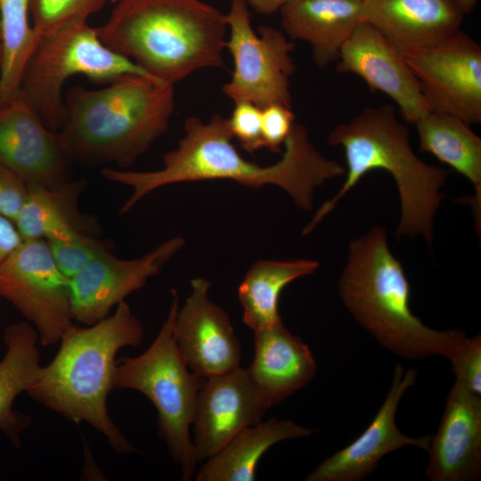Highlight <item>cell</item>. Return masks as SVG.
I'll return each mask as SVG.
<instances>
[{
  "label": "cell",
  "mask_w": 481,
  "mask_h": 481,
  "mask_svg": "<svg viewBox=\"0 0 481 481\" xmlns=\"http://www.w3.org/2000/svg\"><path fill=\"white\" fill-rule=\"evenodd\" d=\"M184 136L177 148L163 156V167L132 171L105 167L102 176L133 189L120 214L128 212L144 196L158 188L182 182L225 179L260 188L273 184L283 189L301 209L313 208L314 190L328 180L344 175L346 169L323 157L310 142L306 128L294 123L284 142V152L276 163L262 167L245 159L232 143L228 118L213 115L204 123L189 117Z\"/></svg>",
  "instance_id": "cell-1"
},
{
  "label": "cell",
  "mask_w": 481,
  "mask_h": 481,
  "mask_svg": "<svg viewBox=\"0 0 481 481\" xmlns=\"http://www.w3.org/2000/svg\"><path fill=\"white\" fill-rule=\"evenodd\" d=\"M143 336L142 323L125 300L94 324H73L62 335L53 359L41 367L26 393L68 421L90 424L117 453L137 452L111 420L107 399L115 389L118 352L125 346H138Z\"/></svg>",
  "instance_id": "cell-2"
},
{
  "label": "cell",
  "mask_w": 481,
  "mask_h": 481,
  "mask_svg": "<svg viewBox=\"0 0 481 481\" xmlns=\"http://www.w3.org/2000/svg\"><path fill=\"white\" fill-rule=\"evenodd\" d=\"M409 135L391 104L364 108L337 125L327 143L343 148L346 180L338 192L317 209L302 234H309L367 173L383 169L393 176L400 198L396 240L422 236L431 246L435 216L444 198L440 189L449 172L419 159L411 147Z\"/></svg>",
  "instance_id": "cell-3"
},
{
  "label": "cell",
  "mask_w": 481,
  "mask_h": 481,
  "mask_svg": "<svg viewBox=\"0 0 481 481\" xmlns=\"http://www.w3.org/2000/svg\"><path fill=\"white\" fill-rule=\"evenodd\" d=\"M58 135L69 157L131 167L166 133L175 107L174 85L126 74L105 87H71Z\"/></svg>",
  "instance_id": "cell-4"
},
{
  "label": "cell",
  "mask_w": 481,
  "mask_h": 481,
  "mask_svg": "<svg viewBox=\"0 0 481 481\" xmlns=\"http://www.w3.org/2000/svg\"><path fill=\"white\" fill-rule=\"evenodd\" d=\"M102 43L148 75L174 85L223 66L226 16L202 0H118L96 28Z\"/></svg>",
  "instance_id": "cell-5"
},
{
  "label": "cell",
  "mask_w": 481,
  "mask_h": 481,
  "mask_svg": "<svg viewBox=\"0 0 481 481\" xmlns=\"http://www.w3.org/2000/svg\"><path fill=\"white\" fill-rule=\"evenodd\" d=\"M338 287L355 320L382 346L404 359H448L467 338L458 329H431L413 314L409 281L389 249L383 226H373L350 241Z\"/></svg>",
  "instance_id": "cell-6"
},
{
  "label": "cell",
  "mask_w": 481,
  "mask_h": 481,
  "mask_svg": "<svg viewBox=\"0 0 481 481\" xmlns=\"http://www.w3.org/2000/svg\"><path fill=\"white\" fill-rule=\"evenodd\" d=\"M172 305L151 346L141 355L117 359L114 386L144 395L158 412L159 436L182 471V480H191L199 463L190 427L192 424L201 378L190 371L174 337L179 308L176 289H171Z\"/></svg>",
  "instance_id": "cell-7"
},
{
  "label": "cell",
  "mask_w": 481,
  "mask_h": 481,
  "mask_svg": "<svg viewBox=\"0 0 481 481\" xmlns=\"http://www.w3.org/2000/svg\"><path fill=\"white\" fill-rule=\"evenodd\" d=\"M126 74L151 77L105 45L87 20H78L39 37L23 72L20 92L46 126L58 132L65 118L62 88L70 77L83 75L108 85Z\"/></svg>",
  "instance_id": "cell-8"
},
{
  "label": "cell",
  "mask_w": 481,
  "mask_h": 481,
  "mask_svg": "<svg viewBox=\"0 0 481 481\" xmlns=\"http://www.w3.org/2000/svg\"><path fill=\"white\" fill-rule=\"evenodd\" d=\"M225 16L230 32L225 47L232 57L233 72L222 87L224 94L234 102H249L259 108L274 103L292 108L294 42L267 25L259 26L257 34L247 0H232Z\"/></svg>",
  "instance_id": "cell-9"
},
{
  "label": "cell",
  "mask_w": 481,
  "mask_h": 481,
  "mask_svg": "<svg viewBox=\"0 0 481 481\" xmlns=\"http://www.w3.org/2000/svg\"><path fill=\"white\" fill-rule=\"evenodd\" d=\"M0 297L32 324L44 346L59 343L74 324L69 278L45 240H23L0 266Z\"/></svg>",
  "instance_id": "cell-10"
},
{
  "label": "cell",
  "mask_w": 481,
  "mask_h": 481,
  "mask_svg": "<svg viewBox=\"0 0 481 481\" xmlns=\"http://www.w3.org/2000/svg\"><path fill=\"white\" fill-rule=\"evenodd\" d=\"M404 58L429 111L481 122V45L474 38L460 29Z\"/></svg>",
  "instance_id": "cell-11"
},
{
  "label": "cell",
  "mask_w": 481,
  "mask_h": 481,
  "mask_svg": "<svg viewBox=\"0 0 481 481\" xmlns=\"http://www.w3.org/2000/svg\"><path fill=\"white\" fill-rule=\"evenodd\" d=\"M184 239L171 238L146 255L120 259L107 252L69 279L74 321L94 324L131 293L144 287L182 249Z\"/></svg>",
  "instance_id": "cell-12"
},
{
  "label": "cell",
  "mask_w": 481,
  "mask_h": 481,
  "mask_svg": "<svg viewBox=\"0 0 481 481\" xmlns=\"http://www.w3.org/2000/svg\"><path fill=\"white\" fill-rule=\"evenodd\" d=\"M417 371L397 364L391 387L367 428L350 444L322 461L306 481H360L370 476L387 454L412 445L428 451L432 436L411 437L395 424L397 407L403 395L414 385Z\"/></svg>",
  "instance_id": "cell-13"
},
{
  "label": "cell",
  "mask_w": 481,
  "mask_h": 481,
  "mask_svg": "<svg viewBox=\"0 0 481 481\" xmlns=\"http://www.w3.org/2000/svg\"><path fill=\"white\" fill-rule=\"evenodd\" d=\"M71 159L21 92L0 107V164L28 183L56 187L69 181Z\"/></svg>",
  "instance_id": "cell-14"
},
{
  "label": "cell",
  "mask_w": 481,
  "mask_h": 481,
  "mask_svg": "<svg viewBox=\"0 0 481 481\" xmlns=\"http://www.w3.org/2000/svg\"><path fill=\"white\" fill-rule=\"evenodd\" d=\"M191 288L174 323L175 340L186 365L205 379L240 367V343L227 314L208 298L209 281L195 278Z\"/></svg>",
  "instance_id": "cell-15"
},
{
  "label": "cell",
  "mask_w": 481,
  "mask_h": 481,
  "mask_svg": "<svg viewBox=\"0 0 481 481\" xmlns=\"http://www.w3.org/2000/svg\"><path fill=\"white\" fill-rule=\"evenodd\" d=\"M337 71L360 77L371 92H381L413 124L429 111L404 55L374 27L363 20L342 46Z\"/></svg>",
  "instance_id": "cell-16"
},
{
  "label": "cell",
  "mask_w": 481,
  "mask_h": 481,
  "mask_svg": "<svg viewBox=\"0 0 481 481\" xmlns=\"http://www.w3.org/2000/svg\"><path fill=\"white\" fill-rule=\"evenodd\" d=\"M267 410L246 370L238 367L207 378L192 420L198 462L216 454L243 428L260 422Z\"/></svg>",
  "instance_id": "cell-17"
},
{
  "label": "cell",
  "mask_w": 481,
  "mask_h": 481,
  "mask_svg": "<svg viewBox=\"0 0 481 481\" xmlns=\"http://www.w3.org/2000/svg\"><path fill=\"white\" fill-rule=\"evenodd\" d=\"M425 469L432 481H477L481 477V395L455 379Z\"/></svg>",
  "instance_id": "cell-18"
},
{
  "label": "cell",
  "mask_w": 481,
  "mask_h": 481,
  "mask_svg": "<svg viewBox=\"0 0 481 481\" xmlns=\"http://www.w3.org/2000/svg\"><path fill=\"white\" fill-rule=\"evenodd\" d=\"M362 11L363 20L404 55L444 41L464 18L454 0H363Z\"/></svg>",
  "instance_id": "cell-19"
},
{
  "label": "cell",
  "mask_w": 481,
  "mask_h": 481,
  "mask_svg": "<svg viewBox=\"0 0 481 481\" xmlns=\"http://www.w3.org/2000/svg\"><path fill=\"white\" fill-rule=\"evenodd\" d=\"M254 359L246 372L268 409L306 386L316 373L309 346L282 321L254 330Z\"/></svg>",
  "instance_id": "cell-20"
},
{
  "label": "cell",
  "mask_w": 481,
  "mask_h": 481,
  "mask_svg": "<svg viewBox=\"0 0 481 481\" xmlns=\"http://www.w3.org/2000/svg\"><path fill=\"white\" fill-rule=\"evenodd\" d=\"M363 0H292L280 9L282 31L307 43L320 69L337 62L363 20Z\"/></svg>",
  "instance_id": "cell-21"
},
{
  "label": "cell",
  "mask_w": 481,
  "mask_h": 481,
  "mask_svg": "<svg viewBox=\"0 0 481 481\" xmlns=\"http://www.w3.org/2000/svg\"><path fill=\"white\" fill-rule=\"evenodd\" d=\"M85 183L67 181L51 188L28 183L25 203L14 224L23 240L69 242L96 233L95 221L78 209Z\"/></svg>",
  "instance_id": "cell-22"
},
{
  "label": "cell",
  "mask_w": 481,
  "mask_h": 481,
  "mask_svg": "<svg viewBox=\"0 0 481 481\" xmlns=\"http://www.w3.org/2000/svg\"><path fill=\"white\" fill-rule=\"evenodd\" d=\"M3 339L6 350L0 361V431L19 448L20 435L30 427L32 418L15 410L13 402L39 375L38 335L29 322H15L4 329Z\"/></svg>",
  "instance_id": "cell-23"
},
{
  "label": "cell",
  "mask_w": 481,
  "mask_h": 481,
  "mask_svg": "<svg viewBox=\"0 0 481 481\" xmlns=\"http://www.w3.org/2000/svg\"><path fill=\"white\" fill-rule=\"evenodd\" d=\"M316 431L291 420H261L243 428L220 451L206 459L196 480L253 481L259 460L271 446L286 439L309 436Z\"/></svg>",
  "instance_id": "cell-24"
},
{
  "label": "cell",
  "mask_w": 481,
  "mask_h": 481,
  "mask_svg": "<svg viewBox=\"0 0 481 481\" xmlns=\"http://www.w3.org/2000/svg\"><path fill=\"white\" fill-rule=\"evenodd\" d=\"M414 125L420 151L431 153L473 183L476 195L471 204L475 217L477 213L480 216L481 138L469 124L449 114L428 111Z\"/></svg>",
  "instance_id": "cell-25"
},
{
  "label": "cell",
  "mask_w": 481,
  "mask_h": 481,
  "mask_svg": "<svg viewBox=\"0 0 481 481\" xmlns=\"http://www.w3.org/2000/svg\"><path fill=\"white\" fill-rule=\"evenodd\" d=\"M319 265L310 259L254 263L238 289L245 324L257 330L281 322L278 310L281 290L291 281L314 273Z\"/></svg>",
  "instance_id": "cell-26"
},
{
  "label": "cell",
  "mask_w": 481,
  "mask_h": 481,
  "mask_svg": "<svg viewBox=\"0 0 481 481\" xmlns=\"http://www.w3.org/2000/svg\"><path fill=\"white\" fill-rule=\"evenodd\" d=\"M30 0H0V106L16 97L39 37L29 19Z\"/></svg>",
  "instance_id": "cell-27"
},
{
  "label": "cell",
  "mask_w": 481,
  "mask_h": 481,
  "mask_svg": "<svg viewBox=\"0 0 481 481\" xmlns=\"http://www.w3.org/2000/svg\"><path fill=\"white\" fill-rule=\"evenodd\" d=\"M106 0H30L33 29L38 37L74 21L87 20Z\"/></svg>",
  "instance_id": "cell-28"
},
{
  "label": "cell",
  "mask_w": 481,
  "mask_h": 481,
  "mask_svg": "<svg viewBox=\"0 0 481 481\" xmlns=\"http://www.w3.org/2000/svg\"><path fill=\"white\" fill-rule=\"evenodd\" d=\"M47 243L57 266L69 279L94 259L111 249L109 240L98 239L93 234L69 242L49 240Z\"/></svg>",
  "instance_id": "cell-29"
},
{
  "label": "cell",
  "mask_w": 481,
  "mask_h": 481,
  "mask_svg": "<svg viewBox=\"0 0 481 481\" xmlns=\"http://www.w3.org/2000/svg\"><path fill=\"white\" fill-rule=\"evenodd\" d=\"M229 127L233 138L249 153L264 147L261 126V108L249 102H234Z\"/></svg>",
  "instance_id": "cell-30"
},
{
  "label": "cell",
  "mask_w": 481,
  "mask_h": 481,
  "mask_svg": "<svg viewBox=\"0 0 481 481\" xmlns=\"http://www.w3.org/2000/svg\"><path fill=\"white\" fill-rule=\"evenodd\" d=\"M456 380L481 395V335L466 338L448 357Z\"/></svg>",
  "instance_id": "cell-31"
},
{
  "label": "cell",
  "mask_w": 481,
  "mask_h": 481,
  "mask_svg": "<svg viewBox=\"0 0 481 481\" xmlns=\"http://www.w3.org/2000/svg\"><path fill=\"white\" fill-rule=\"evenodd\" d=\"M295 115L292 108L282 104H270L261 108V126L264 147L274 153L289 135L294 125Z\"/></svg>",
  "instance_id": "cell-32"
},
{
  "label": "cell",
  "mask_w": 481,
  "mask_h": 481,
  "mask_svg": "<svg viewBox=\"0 0 481 481\" xmlns=\"http://www.w3.org/2000/svg\"><path fill=\"white\" fill-rule=\"evenodd\" d=\"M28 195V183L0 164V216L15 222Z\"/></svg>",
  "instance_id": "cell-33"
},
{
  "label": "cell",
  "mask_w": 481,
  "mask_h": 481,
  "mask_svg": "<svg viewBox=\"0 0 481 481\" xmlns=\"http://www.w3.org/2000/svg\"><path fill=\"white\" fill-rule=\"evenodd\" d=\"M22 240L15 224L0 216V266Z\"/></svg>",
  "instance_id": "cell-34"
},
{
  "label": "cell",
  "mask_w": 481,
  "mask_h": 481,
  "mask_svg": "<svg viewBox=\"0 0 481 481\" xmlns=\"http://www.w3.org/2000/svg\"><path fill=\"white\" fill-rule=\"evenodd\" d=\"M292 0H247L250 10L261 15H269L276 12Z\"/></svg>",
  "instance_id": "cell-35"
},
{
  "label": "cell",
  "mask_w": 481,
  "mask_h": 481,
  "mask_svg": "<svg viewBox=\"0 0 481 481\" xmlns=\"http://www.w3.org/2000/svg\"><path fill=\"white\" fill-rule=\"evenodd\" d=\"M464 14L471 12L478 0H454Z\"/></svg>",
  "instance_id": "cell-36"
},
{
  "label": "cell",
  "mask_w": 481,
  "mask_h": 481,
  "mask_svg": "<svg viewBox=\"0 0 481 481\" xmlns=\"http://www.w3.org/2000/svg\"><path fill=\"white\" fill-rule=\"evenodd\" d=\"M1 55H2V52H1V27H0V66H1Z\"/></svg>",
  "instance_id": "cell-37"
}]
</instances>
